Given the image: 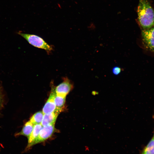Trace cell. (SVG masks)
I'll return each instance as SVG.
<instances>
[{
    "mask_svg": "<svg viewBox=\"0 0 154 154\" xmlns=\"http://www.w3.org/2000/svg\"><path fill=\"white\" fill-rule=\"evenodd\" d=\"M137 13L139 22L142 29L154 27V11L147 0H139Z\"/></svg>",
    "mask_w": 154,
    "mask_h": 154,
    "instance_id": "6da1fadb",
    "label": "cell"
},
{
    "mask_svg": "<svg viewBox=\"0 0 154 154\" xmlns=\"http://www.w3.org/2000/svg\"><path fill=\"white\" fill-rule=\"evenodd\" d=\"M17 34L24 38L31 45L36 47L44 49L48 53L53 50L52 45L48 44L42 38L37 35L20 32H18Z\"/></svg>",
    "mask_w": 154,
    "mask_h": 154,
    "instance_id": "7a4b0ae2",
    "label": "cell"
},
{
    "mask_svg": "<svg viewBox=\"0 0 154 154\" xmlns=\"http://www.w3.org/2000/svg\"><path fill=\"white\" fill-rule=\"evenodd\" d=\"M142 42L147 50L154 52V27L141 31Z\"/></svg>",
    "mask_w": 154,
    "mask_h": 154,
    "instance_id": "3957f363",
    "label": "cell"
},
{
    "mask_svg": "<svg viewBox=\"0 0 154 154\" xmlns=\"http://www.w3.org/2000/svg\"><path fill=\"white\" fill-rule=\"evenodd\" d=\"M54 124H50L43 126L39 135L32 144L33 145L45 141L52 136L55 131Z\"/></svg>",
    "mask_w": 154,
    "mask_h": 154,
    "instance_id": "277c9868",
    "label": "cell"
},
{
    "mask_svg": "<svg viewBox=\"0 0 154 154\" xmlns=\"http://www.w3.org/2000/svg\"><path fill=\"white\" fill-rule=\"evenodd\" d=\"M73 87V84L66 77L63 78L62 82L54 87V90L56 94L66 96Z\"/></svg>",
    "mask_w": 154,
    "mask_h": 154,
    "instance_id": "5b68a950",
    "label": "cell"
},
{
    "mask_svg": "<svg viewBox=\"0 0 154 154\" xmlns=\"http://www.w3.org/2000/svg\"><path fill=\"white\" fill-rule=\"evenodd\" d=\"M52 84V88L49 97L44 106L42 112L46 114L54 112L56 109V106L54 102V98L56 94L54 87L53 84Z\"/></svg>",
    "mask_w": 154,
    "mask_h": 154,
    "instance_id": "8992f818",
    "label": "cell"
},
{
    "mask_svg": "<svg viewBox=\"0 0 154 154\" xmlns=\"http://www.w3.org/2000/svg\"><path fill=\"white\" fill-rule=\"evenodd\" d=\"M42 126L41 124H36L34 125L33 131L28 138V144L25 149L26 151H28L32 147L33 143L38 137Z\"/></svg>",
    "mask_w": 154,
    "mask_h": 154,
    "instance_id": "52a82bcc",
    "label": "cell"
},
{
    "mask_svg": "<svg viewBox=\"0 0 154 154\" xmlns=\"http://www.w3.org/2000/svg\"><path fill=\"white\" fill-rule=\"evenodd\" d=\"M60 112L54 111L50 113L44 114L41 123L42 126L50 124H55L57 117Z\"/></svg>",
    "mask_w": 154,
    "mask_h": 154,
    "instance_id": "ba28073f",
    "label": "cell"
},
{
    "mask_svg": "<svg viewBox=\"0 0 154 154\" xmlns=\"http://www.w3.org/2000/svg\"><path fill=\"white\" fill-rule=\"evenodd\" d=\"M34 125L30 121L27 122L24 124L21 131L17 133L16 135V136L24 135L28 138L33 131Z\"/></svg>",
    "mask_w": 154,
    "mask_h": 154,
    "instance_id": "9c48e42d",
    "label": "cell"
},
{
    "mask_svg": "<svg viewBox=\"0 0 154 154\" xmlns=\"http://www.w3.org/2000/svg\"><path fill=\"white\" fill-rule=\"evenodd\" d=\"M66 96L56 94L54 98V102L56 106L55 111L59 112L64 110L66 101Z\"/></svg>",
    "mask_w": 154,
    "mask_h": 154,
    "instance_id": "30bf717a",
    "label": "cell"
},
{
    "mask_svg": "<svg viewBox=\"0 0 154 154\" xmlns=\"http://www.w3.org/2000/svg\"><path fill=\"white\" fill-rule=\"evenodd\" d=\"M44 114L42 111L36 112L31 117L30 121L34 125L41 124Z\"/></svg>",
    "mask_w": 154,
    "mask_h": 154,
    "instance_id": "8fae6325",
    "label": "cell"
},
{
    "mask_svg": "<svg viewBox=\"0 0 154 154\" xmlns=\"http://www.w3.org/2000/svg\"><path fill=\"white\" fill-rule=\"evenodd\" d=\"M140 154H154V139L153 138Z\"/></svg>",
    "mask_w": 154,
    "mask_h": 154,
    "instance_id": "7c38bea8",
    "label": "cell"
},
{
    "mask_svg": "<svg viewBox=\"0 0 154 154\" xmlns=\"http://www.w3.org/2000/svg\"><path fill=\"white\" fill-rule=\"evenodd\" d=\"M112 72L115 75H118L121 72L120 68L118 66L114 67L112 69Z\"/></svg>",
    "mask_w": 154,
    "mask_h": 154,
    "instance_id": "4fadbf2b",
    "label": "cell"
},
{
    "mask_svg": "<svg viewBox=\"0 0 154 154\" xmlns=\"http://www.w3.org/2000/svg\"><path fill=\"white\" fill-rule=\"evenodd\" d=\"M3 102V98L0 89V109L2 106Z\"/></svg>",
    "mask_w": 154,
    "mask_h": 154,
    "instance_id": "5bb4252c",
    "label": "cell"
},
{
    "mask_svg": "<svg viewBox=\"0 0 154 154\" xmlns=\"http://www.w3.org/2000/svg\"><path fill=\"white\" fill-rule=\"evenodd\" d=\"M154 139V136H153V137Z\"/></svg>",
    "mask_w": 154,
    "mask_h": 154,
    "instance_id": "9a60e30c",
    "label": "cell"
}]
</instances>
